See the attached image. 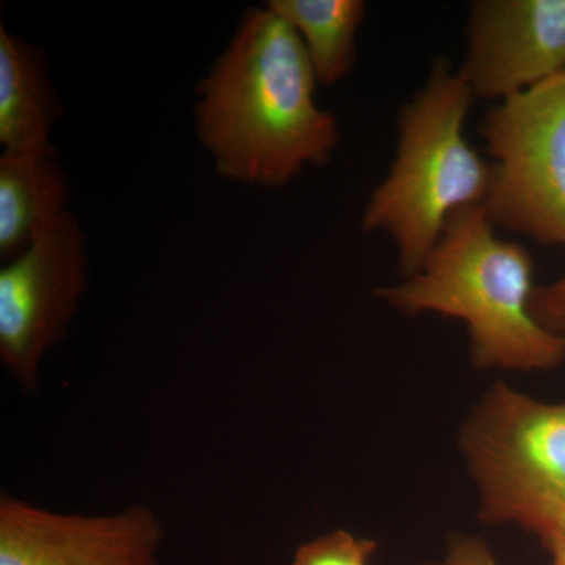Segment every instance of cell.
Instances as JSON below:
<instances>
[{"label": "cell", "instance_id": "5b68a950", "mask_svg": "<svg viewBox=\"0 0 565 565\" xmlns=\"http://www.w3.org/2000/svg\"><path fill=\"white\" fill-rule=\"evenodd\" d=\"M87 239L68 212L0 270V360L33 392L44 353L68 332L87 285Z\"/></svg>", "mask_w": 565, "mask_h": 565}, {"label": "cell", "instance_id": "8fae6325", "mask_svg": "<svg viewBox=\"0 0 565 565\" xmlns=\"http://www.w3.org/2000/svg\"><path fill=\"white\" fill-rule=\"evenodd\" d=\"M267 7L299 33L319 84L334 85L351 73L363 0H270Z\"/></svg>", "mask_w": 565, "mask_h": 565}, {"label": "cell", "instance_id": "6da1fadb", "mask_svg": "<svg viewBox=\"0 0 565 565\" xmlns=\"http://www.w3.org/2000/svg\"><path fill=\"white\" fill-rule=\"evenodd\" d=\"M318 84L299 33L269 7L247 10L199 88L196 134L217 173L274 189L329 163L340 128Z\"/></svg>", "mask_w": 565, "mask_h": 565}, {"label": "cell", "instance_id": "7c38bea8", "mask_svg": "<svg viewBox=\"0 0 565 565\" xmlns=\"http://www.w3.org/2000/svg\"><path fill=\"white\" fill-rule=\"evenodd\" d=\"M478 484L486 522L519 523L541 541L565 534V489L504 479H481Z\"/></svg>", "mask_w": 565, "mask_h": 565}, {"label": "cell", "instance_id": "8992f818", "mask_svg": "<svg viewBox=\"0 0 565 565\" xmlns=\"http://www.w3.org/2000/svg\"><path fill=\"white\" fill-rule=\"evenodd\" d=\"M457 71L500 103L565 73V0H476Z\"/></svg>", "mask_w": 565, "mask_h": 565}, {"label": "cell", "instance_id": "ba28073f", "mask_svg": "<svg viewBox=\"0 0 565 565\" xmlns=\"http://www.w3.org/2000/svg\"><path fill=\"white\" fill-rule=\"evenodd\" d=\"M462 445L475 478L565 489V404L497 384L467 424Z\"/></svg>", "mask_w": 565, "mask_h": 565}, {"label": "cell", "instance_id": "7a4b0ae2", "mask_svg": "<svg viewBox=\"0 0 565 565\" xmlns=\"http://www.w3.org/2000/svg\"><path fill=\"white\" fill-rule=\"evenodd\" d=\"M534 262L494 233L484 206L456 212L418 273L377 296L405 315L438 313L467 323L476 366L552 370L565 362V334L531 311Z\"/></svg>", "mask_w": 565, "mask_h": 565}, {"label": "cell", "instance_id": "3957f363", "mask_svg": "<svg viewBox=\"0 0 565 565\" xmlns=\"http://www.w3.org/2000/svg\"><path fill=\"white\" fill-rule=\"evenodd\" d=\"M475 98L459 71L438 62L397 118L396 156L362 226L392 237L405 277L422 269L456 212L484 206L489 196L492 163L465 137Z\"/></svg>", "mask_w": 565, "mask_h": 565}, {"label": "cell", "instance_id": "30bf717a", "mask_svg": "<svg viewBox=\"0 0 565 565\" xmlns=\"http://www.w3.org/2000/svg\"><path fill=\"white\" fill-rule=\"evenodd\" d=\"M62 104L40 47L0 28V143L6 152H52Z\"/></svg>", "mask_w": 565, "mask_h": 565}, {"label": "cell", "instance_id": "277c9868", "mask_svg": "<svg viewBox=\"0 0 565 565\" xmlns=\"http://www.w3.org/2000/svg\"><path fill=\"white\" fill-rule=\"evenodd\" d=\"M481 134L493 159L490 221L565 247V73L498 104Z\"/></svg>", "mask_w": 565, "mask_h": 565}, {"label": "cell", "instance_id": "2e32d148", "mask_svg": "<svg viewBox=\"0 0 565 565\" xmlns=\"http://www.w3.org/2000/svg\"><path fill=\"white\" fill-rule=\"evenodd\" d=\"M542 542L552 552V565H565V534L552 535V537H546Z\"/></svg>", "mask_w": 565, "mask_h": 565}, {"label": "cell", "instance_id": "9c48e42d", "mask_svg": "<svg viewBox=\"0 0 565 565\" xmlns=\"http://www.w3.org/2000/svg\"><path fill=\"white\" fill-rule=\"evenodd\" d=\"M70 182L57 152L0 158V256L10 263L68 214Z\"/></svg>", "mask_w": 565, "mask_h": 565}, {"label": "cell", "instance_id": "4fadbf2b", "mask_svg": "<svg viewBox=\"0 0 565 565\" xmlns=\"http://www.w3.org/2000/svg\"><path fill=\"white\" fill-rule=\"evenodd\" d=\"M374 541L348 531H333L297 548L291 565H367L374 555Z\"/></svg>", "mask_w": 565, "mask_h": 565}, {"label": "cell", "instance_id": "9a60e30c", "mask_svg": "<svg viewBox=\"0 0 565 565\" xmlns=\"http://www.w3.org/2000/svg\"><path fill=\"white\" fill-rule=\"evenodd\" d=\"M426 565H498L484 542L475 537L457 539L446 556Z\"/></svg>", "mask_w": 565, "mask_h": 565}, {"label": "cell", "instance_id": "52a82bcc", "mask_svg": "<svg viewBox=\"0 0 565 565\" xmlns=\"http://www.w3.org/2000/svg\"><path fill=\"white\" fill-rule=\"evenodd\" d=\"M162 537L143 505L87 516L0 500V565H158Z\"/></svg>", "mask_w": 565, "mask_h": 565}, {"label": "cell", "instance_id": "5bb4252c", "mask_svg": "<svg viewBox=\"0 0 565 565\" xmlns=\"http://www.w3.org/2000/svg\"><path fill=\"white\" fill-rule=\"evenodd\" d=\"M531 311L546 330L565 334V275L553 285L534 289Z\"/></svg>", "mask_w": 565, "mask_h": 565}]
</instances>
